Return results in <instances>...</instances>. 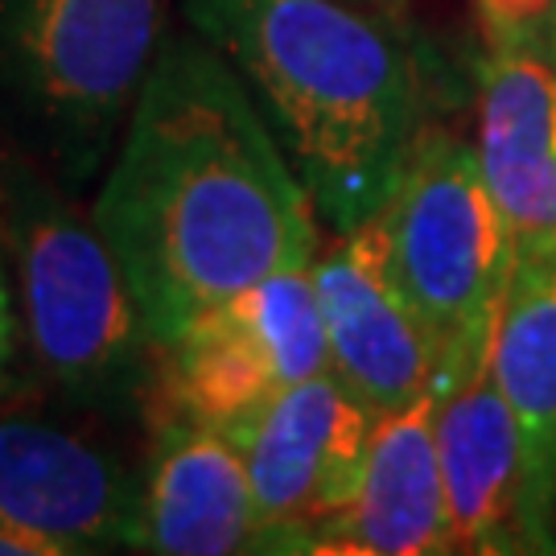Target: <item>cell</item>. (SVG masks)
Here are the masks:
<instances>
[{"label":"cell","mask_w":556,"mask_h":556,"mask_svg":"<svg viewBox=\"0 0 556 556\" xmlns=\"http://www.w3.org/2000/svg\"><path fill=\"white\" fill-rule=\"evenodd\" d=\"M116 144L91 219L153 346L239 289L314 264L318 206L248 83L199 29L165 34Z\"/></svg>","instance_id":"1"},{"label":"cell","mask_w":556,"mask_h":556,"mask_svg":"<svg viewBox=\"0 0 556 556\" xmlns=\"http://www.w3.org/2000/svg\"><path fill=\"white\" fill-rule=\"evenodd\" d=\"M256 96L334 231L371 219L420 132L417 71L388 21L346 0H181Z\"/></svg>","instance_id":"2"},{"label":"cell","mask_w":556,"mask_h":556,"mask_svg":"<svg viewBox=\"0 0 556 556\" xmlns=\"http://www.w3.org/2000/svg\"><path fill=\"white\" fill-rule=\"evenodd\" d=\"M0 239L41 376L83 404H132L157 355L112 243L25 161L0 165Z\"/></svg>","instance_id":"3"},{"label":"cell","mask_w":556,"mask_h":556,"mask_svg":"<svg viewBox=\"0 0 556 556\" xmlns=\"http://www.w3.org/2000/svg\"><path fill=\"white\" fill-rule=\"evenodd\" d=\"M161 41V0H0V116L62 186H83L124 132Z\"/></svg>","instance_id":"4"},{"label":"cell","mask_w":556,"mask_h":556,"mask_svg":"<svg viewBox=\"0 0 556 556\" xmlns=\"http://www.w3.org/2000/svg\"><path fill=\"white\" fill-rule=\"evenodd\" d=\"M376 223L400 289L438 338V379L462 376L491 346L516 273L511 227L486 186L478 144L420 124Z\"/></svg>","instance_id":"5"},{"label":"cell","mask_w":556,"mask_h":556,"mask_svg":"<svg viewBox=\"0 0 556 556\" xmlns=\"http://www.w3.org/2000/svg\"><path fill=\"white\" fill-rule=\"evenodd\" d=\"M169 417L231 429L285 388L330 371L314 264L285 268L190 318L157 346Z\"/></svg>","instance_id":"6"},{"label":"cell","mask_w":556,"mask_h":556,"mask_svg":"<svg viewBox=\"0 0 556 556\" xmlns=\"http://www.w3.org/2000/svg\"><path fill=\"white\" fill-rule=\"evenodd\" d=\"M371 429L376 413L334 371L301 379L223 429L248 466L264 553L314 548L321 523L355 495Z\"/></svg>","instance_id":"7"},{"label":"cell","mask_w":556,"mask_h":556,"mask_svg":"<svg viewBox=\"0 0 556 556\" xmlns=\"http://www.w3.org/2000/svg\"><path fill=\"white\" fill-rule=\"evenodd\" d=\"M330 371L376 417L425 396L441 376V346L400 289L376 215L334 231L314 256Z\"/></svg>","instance_id":"8"},{"label":"cell","mask_w":556,"mask_h":556,"mask_svg":"<svg viewBox=\"0 0 556 556\" xmlns=\"http://www.w3.org/2000/svg\"><path fill=\"white\" fill-rule=\"evenodd\" d=\"M140 482L108 445L54 420L0 417V528L46 556L132 548Z\"/></svg>","instance_id":"9"},{"label":"cell","mask_w":556,"mask_h":556,"mask_svg":"<svg viewBox=\"0 0 556 556\" xmlns=\"http://www.w3.org/2000/svg\"><path fill=\"white\" fill-rule=\"evenodd\" d=\"M475 144L516 264L556 256V62L532 34L495 38Z\"/></svg>","instance_id":"10"},{"label":"cell","mask_w":556,"mask_h":556,"mask_svg":"<svg viewBox=\"0 0 556 556\" xmlns=\"http://www.w3.org/2000/svg\"><path fill=\"white\" fill-rule=\"evenodd\" d=\"M441 383L376 417L355 495L326 519L309 553L429 556L457 553L438 454Z\"/></svg>","instance_id":"11"},{"label":"cell","mask_w":556,"mask_h":556,"mask_svg":"<svg viewBox=\"0 0 556 556\" xmlns=\"http://www.w3.org/2000/svg\"><path fill=\"white\" fill-rule=\"evenodd\" d=\"M132 548L157 556L264 553L248 466L231 433L165 417L140 478Z\"/></svg>","instance_id":"12"},{"label":"cell","mask_w":556,"mask_h":556,"mask_svg":"<svg viewBox=\"0 0 556 556\" xmlns=\"http://www.w3.org/2000/svg\"><path fill=\"white\" fill-rule=\"evenodd\" d=\"M438 454L457 553H528L523 544V445L511 404L491 371V346L475 367L438 379Z\"/></svg>","instance_id":"13"},{"label":"cell","mask_w":556,"mask_h":556,"mask_svg":"<svg viewBox=\"0 0 556 556\" xmlns=\"http://www.w3.org/2000/svg\"><path fill=\"white\" fill-rule=\"evenodd\" d=\"M491 371L523 445V544L556 548V256L519 260L491 330Z\"/></svg>","instance_id":"14"},{"label":"cell","mask_w":556,"mask_h":556,"mask_svg":"<svg viewBox=\"0 0 556 556\" xmlns=\"http://www.w3.org/2000/svg\"><path fill=\"white\" fill-rule=\"evenodd\" d=\"M17 301H13V280H9V264H4V239H0V388L9 379L13 355H17Z\"/></svg>","instance_id":"15"},{"label":"cell","mask_w":556,"mask_h":556,"mask_svg":"<svg viewBox=\"0 0 556 556\" xmlns=\"http://www.w3.org/2000/svg\"><path fill=\"white\" fill-rule=\"evenodd\" d=\"M528 34H532V38H536L540 46L553 54V62H556V0H553V9L544 13V21H540L536 29H528Z\"/></svg>","instance_id":"16"}]
</instances>
